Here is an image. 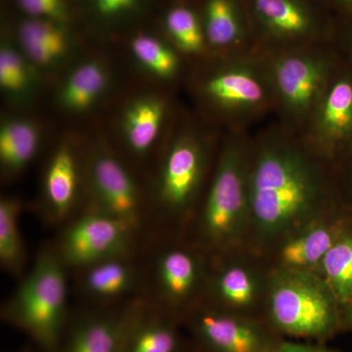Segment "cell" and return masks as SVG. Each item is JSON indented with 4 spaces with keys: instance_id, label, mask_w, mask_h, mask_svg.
<instances>
[{
    "instance_id": "cell-1",
    "label": "cell",
    "mask_w": 352,
    "mask_h": 352,
    "mask_svg": "<svg viewBox=\"0 0 352 352\" xmlns=\"http://www.w3.org/2000/svg\"><path fill=\"white\" fill-rule=\"evenodd\" d=\"M249 191L245 248L261 256L338 204L332 164L305 143L284 138L250 146Z\"/></svg>"
},
{
    "instance_id": "cell-2",
    "label": "cell",
    "mask_w": 352,
    "mask_h": 352,
    "mask_svg": "<svg viewBox=\"0 0 352 352\" xmlns=\"http://www.w3.org/2000/svg\"><path fill=\"white\" fill-rule=\"evenodd\" d=\"M250 146H222L186 236L210 256L245 247L250 226Z\"/></svg>"
},
{
    "instance_id": "cell-3",
    "label": "cell",
    "mask_w": 352,
    "mask_h": 352,
    "mask_svg": "<svg viewBox=\"0 0 352 352\" xmlns=\"http://www.w3.org/2000/svg\"><path fill=\"white\" fill-rule=\"evenodd\" d=\"M71 270L52 242L43 245L0 311L7 325L25 333L43 352H57L71 317Z\"/></svg>"
},
{
    "instance_id": "cell-4",
    "label": "cell",
    "mask_w": 352,
    "mask_h": 352,
    "mask_svg": "<svg viewBox=\"0 0 352 352\" xmlns=\"http://www.w3.org/2000/svg\"><path fill=\"white\" fill-rule=\"evenodd\" d=\"M214 162L210 146L195 133L171 141L147 191L153 236L186 235Z\"/></svg>"
},
{
    "instance_id": "cell-5",
    "label": "cell",
    "mask_w": 352,
    "mask_h": 352,
    "mask_svg": "<svg viewBox=\"0 0 352 352\" xmlns=\"http://www.w3.org/2000/svg\"><path fill=\"white\" fill-rule=\"evenodd\" d=\"M264 319L284 339L325 342L342 332V308L314 273L272 271Z\"/></svg>"
},
{
    "instance_id": "cell-6",
    "label": "cell",
    "mask_w": 352,
    "mask_h": 352,
    "mask_svg": "<svg viewBox=\"0 0 352 352\" xmlns=\"http://www.w3.org/2000/svg\"><path fill=\"white\" fill-rule=\"evenodd\" d=\"M145 249V298L182 323L203 300L210 256L186 235H155Z\"/></svg>"
},
{
    "instance_id": "cell-7",
    "label": "cell",
    "mask_w": 352,
    "mask_h": 352,
    "mask_svg": "<svg viewBox=\"0 0 352 352\" xmlns=\"http://www.w3.org/2000/svg\"><path fill=\"white\" fill-rule=\"evenodd\" d=\"M131 227L145 241L153 236L147 192L120 157L95 147L85 157V207Z\"/></svg>"
},
{
    "instance_id": "cell-8",
    "label": "cell",
    "mask_w": 352,
    "mask_h": 352,
    "mask_svg": "<svg viewBox=\"0 0 352 352\" xmlns=\"http://www.w3.org/2000/svg\"><path fill=\"white\" fill-rule=\"evenodd\" d=\"M271 275L272 270L263 256L245 247L210 256L201 302L233 314L264 319Z\"/></svg>"
},
{
    "instance_id": "cell-9",
    "label": "cell",
    "mask_w": 352,
    "mask_h": 352,
    "mask_svg": "<svg viewBox=\"0 0 352 352\" xmlns=\"http://www.w3.org/2000/svg\"><path fill=\"white\" fill-rule=\"evenodd\" d=\"M194 352H275L285 340L264 319L201 302L182 319Z\"/></svg>"
},
{
    "instance_id": "cell-10",
    "label": "cell",
    "mask_w": 352,
    "mask_h": 352,
    "mask_svg": "<svg viewBox=\"0 0 352 352\" xmlns=\"http://www.w3.org/2000/svg\"><path fill=\"white\" fill-rule=\"evenodd\" d=\"M58 229L52 244L71 272L102 259L138 251L148 242L120 220L85 208Z\"/></svg>"
},
{
    "instance_id": "cell-11",
    "label": "cell",
    "mask_w": 352,
    "mask_h": 352,
    "mask_svg": "<svg viewBox=\"0 0 352 352\" xmlns=\"http://www.w3.org/2000/svg\"><path fill=\"white\" fill-rule=\"evenodd\" d=\"M146 245L138 251L102 259L72 271L80 305L109 307L145 298L147 288Z\"/></svg>"
},
{
    "instance_id": "cell-12",
    "label": "cell",
    "mask_w": 352,
    "mask_h": 352,
    "mask_svg": "<svg viewBox=\"0 0 352 352\" xmlns=\"http://www.w3.org/2000/svg\"><path fill=\"white\" fill-rule=\"evenodd\" d=\"M352 227V215L339 204L285 236L263 258L272 271H298L318 275L331 248Z\"/></svg>"
},
{
    "instance_id": "cell-13",
    "label": "cell",
    "mask_w": 352,
    "mask_h": 352,
    "mask_svg": "<svg viewBox=\"0 0 352 352\" xmlns=\"http://www.w3.org/2000/svg\"><path fill=\"white\" fill-rule=\"evenodd\" d=\"M85 159L69 143L53 151L46 164L39 197L43 223L60 228L85 207Z\"/></svg>"
},
{
    "instance_id": "cell-14",
    "label": "cell",
    "mask_w": 352,
    "mask_h": 352,
    "mask_svg": "<svg viewBox=\"0 0 352 352\" xmlns=\"http://www.w3.org/2000/svg\"><path fill=\"white\" fill-rule=\"evenodd\" d=\"M305 144L333 164L352 152V72L332 76L317 105Z\"/></svg>"
},
{
    "instance_id": "cell-15",
    "label": "cell",
    "mask_w": 352,
    "mask_h": 352,
    "mask_svg": "<svg viewBox=\"0 0 352 352\" xmlns=\"http://www.w3.org/2000/svg\"><path fill=\"white\" fill-rule=\"evenodd\" d=\"M139 298L116 307L80 305L73 309L57 352H120L127 322Z\"/></svg>"
},
{
    "instance_id": "cell-16",
    "label": "cell",
    "mask_w": 352,
    "mask_h": 352,
    "mask_svg": "<svg viewBox=\"0 0 352 352\" xmlns=\"http://www.w3.org/2000/svg\"><path fill=\"white\" fill-rule=\"evenodd\" d=\"M332 76L330 62L314 55H286L273 68L282 105L296 118L305 117L317 107Z\"/></svg>"
},
{
    "instance_id": "cell-17",
    "label": "cell",
    "mask_w": 352,
    "mask_h": 352,
    "mask_svg": "<svg viewBox=\"0 0 352 352\" xmlns=\"http://www.w3.org/2000/svg\"><path fill=\"white\" fill-rule=\"evenodd\" d=\"M120 352H194L182 321L145 298L134 305Z\"/></svg>"
},
{
    "instance_id": "cell-18",
    "label": "cell",
    "mask_w": 352,
    "mask_h": 352,
    "mask_svg": "<svg viewBox=\"0 0 352 352\" xmlns=\"http://www.w3.org/2000/svg\"><path fill=\"white\" fill-rule=\"evenodd\" d=\"M204 94L214 106L229 113L251 112L266 100L263 78L245 65L220 69L206 82Z\"/></svg>"
},
{
    "instance_id": "cell-19",
    "label": "cell",
    "mask_w": 352,
    "mask_h": 352,
    "mask_svg": "<svg viewBox=\"0 0 352 352\" xmlns=\"http://www.w3.org/2000/svg\"><path fill=\"white\" fill-rule=\"evenodd\" d=\"M164 113L166 106L157 97H140L129 104L122 120V129L124 144L134 159L149 156L163 126Z\"/></svg>"
},
{
    "instance_id": "cell-20",
    "label": "cell",
    "mask_w": 352,
    "mask_h": 352,
    "mask_svg": "<svg viewBox=\"0 0 352 352\" xmlns=\"http://www.w3.org/2000/svg\"><path fill=\"white\" fill-rule=\"evenodd\" d=\"M21 50L36 67L55 66L69 48V38L63 23L31 18L20 25Z\"/></svg>"
},
{
    "instance_id": "cell-21",
    "label": "cell",
    "mask_w": 352,
    "mask_h": 352,
    "mask_svg": "<svg viewBox=\"0 0 352 352\" xmlns=\"http://www.w3.org/2000/svg\"><path fill=\"white\" fill-rule=\"evenodd\" d=\"M41 136L27 120H6L0 127V166L4 179H13L27 170L38 155Z\"/></svg>"
},
{
    "instance_id": "cell-22",
    "label": "cell",
    "mask_w": 352,
    "mask_h": 352,
    "mask_svg": "<svg viewBox=\"0 0 352 352\" xmlns=\"http://www.w3.org/2000/svg\"><path fill=\"white\" fill-rule=\"evenodd\" d=\"M108 85L109 74L105 66L100 62H85L74 69L62 85L60 105L69 112H85L103 96Z\"/></svg>"
},
{
    "instance_id": "cell-23",
    "label": "cell",
    "mask_w": 352,
    "mask_h": 352,
    "mask_svg": "<svg viewBox=\"0 0 352 352\" xmlns=\"http://www.w3.org/2000/svg\"><path fill=\"white\" fill-rule=\"evenodd\" d=\"M22 203L13 197L0 200V265L11 278L22 279L27 272V249L20 228Z\"/></svg>"
},
{
    "instance_id": "cell-24",
    "label": "cell",
    "mask_w": 352,
    "mask_h": 352,
    "mask_svg": "<svg viewBox=\"0 0 352 352\" xmlns=\"http://www.w3.org/2000/svg\"><path fill=\"white\" fill-rule=\"evenodd\" d=\"M261 24L280 38H298L311 31V16L300 0H254Z\"/></svg>"
},
{
    "instance_id": "cell-25",
    "label": "cell",
    "mask_w": 352,
    "mask_h": 352,
    "mask_svg": "<svg viewBox=\"0 0 352 352\" xmlns=\"http://www.w3.org/2000/svg\"><path fill=\"white\" fill-rule=\"evenodd\" d=\"M318 276L328 285L344 311L352 302V227L326 254Z\"/></svg>"
},
{
    "instance_id": "cell-26",
    "label": "cell",
    "mask_w": 352,
    "mask_h": 352,
    "mask_svg": "<svg viewBox=\"0 0 352 352\" xmlns=\"http://www.w3.org/2000/svg\"><path fill=\"white\" fill-rule=\"evenodd\" d=\"M34 65L23 51L4 43L0 50V87L13 98H24L36 89L38 76Z\"/></svg>"
},
{
    "instance_id": "cell-27",
    "label": "cell",
    "mask_w": 352,
    "mask_h": 352,
    "mask_svg": "<svg viewBox=\"0 0 352 352\" xmlns=\"http://www.w3.org/2000/svg\"><path fill=\"white\" fill-rule=\"evenodd\" d=\"M204 31L208 43L217 47H227L240 41L242 24L232 0H208Z\"/></svg>"
},
{
    "instance_id": "cell-28",
    "label": "cell",
    "mask_w": 352,
    "mask_h": 352,
    "mask_svg": "<svg viewBox=\"0 0 352 352\" xmlns=\"http://www.w3.org/2000/svg\"><path fill=\"white\" fill-rule=\"evenodd\" d=\"M131 52L141 66L153 76L170 80L179 69L175 51L163 41L147 34H139L131 41Z\"/></svg>"
},
{
    "instance_id": "cell-29",
    "label": "cell",
    "mask_w": 352,
    "mask_h": 352,
    "mask_svg": "<svg viewBox=\"0 0 352 352\" xmlns=\"http://www.w3.org/2000/svg\"><path fill=\"white\" fill-rule=\"evenodd\" d=\"M166 30L177 47L194 54L205 47L206 34L196 14L186 7H175L166 14Z\"/></svg>"
},
{
    "instance_id": "cell-30",
    "label": "cell",
    "mask_w": 352,
    "mask_h": 352,
    "mask_svg": "<svg viewBox=\"0 0 352 352\" xmlns=\"http://www.w3.org/2000/svg\"><path fill=\"white\" fill-rule=\"evenodd\" d=\"M336 200L352 215V152L332 164Z\"/></svg>"
},
{
    "instance_id": "cell-31",
    "label": "cell",
    "mask_w": 352,
    "mask_h": 352,
    "mask_svg": "<svg viewBox=\"0 0 352 352\" xmlns=\"http://www.w3.org/2000/svg\"><path fill=\"white\" fill-rule=\"evenodd\" d=\"M18 6L31 18L66 22L69 9L66 0H16Z\"/></svg>"
},
{
    "instance_id": "cell-32",
    "label": "cell",
    "mask_w": 352,
    "mask_h": 352,
    "mask_svg": "<svg viewBox=\"0 0 352 352\" xmlns=\"http://www.w3.org/2000/svg\"><path fill=\"white\" fill-rule=\"evenodd\" d=\"M140 0H92L95 10L105 19H118L138 8Z\"/></svg>"
},
{
    "instance_id": "cell-33",
    "label": "cell",
    "mask_w": 352,
    "mask_h": 352,
    "mask_svg": "<svg viewBox=\"0 0 352 352\" xmlns=\"http://www.w3.org/2000/svg\"><path fill=\"white\" fill-rule=\"evenodd\" d=\"M275 352H338L324 346L323 342H293L285 339Z\"/></svg>"
},
{
    "instance_id": "cell-34",
    "label": "cell",
    "mask_w": 352,
    "mask_h": 352,
    "mask_svg": "<svg viewBox=\"0 0 352 352\" xmlns=\"http://www.w3.org/2000/svg\"><path fill=\"white\" fill-rule=\"evenodd\" d=\"M352 331V302L342 311V332Z\"/></svg>"
},
{
    "instance_id": "cell-35",
    "label": "cell",
    "mask_w": 352,
    "mask_h": 352,
    "mask_svg": "<svg viewBox=\"0 0 352 352\" xmlns=\"http://www.w3.org/2000/svg\"><path fill=\"white\" fill-rule=\"evenodd\" d=\"M342 3L346 4V6L351 7L352 8V0H339Z\"/></svg>"
},
{
    "instance_id": "cell-36",
    "label": "cell",
    "mask_w": 352,
    "mask_h": 352,
    "mask_svg": "<svg viewBox=\"0 0 352 352\" xmlns=\"http://www.w3.org/2000/svg\"><path fill=\"white\" fill-rule=\"evenodd\" d=\"M19 352H36V351H34V349H22V351H21Z\"/></svg>"
},
{
    "instance_id": "cell-37",
    "label": "cell",
    "mask_w": 352,
    "mask_h": 352,
    "mask_svg": "<svg viewBox=\"0 0 352 352\" xmlns=\"http://www.w3.org/2000/svg\"><path fill=\"white\" fill-rule=\"evenodd\" d=\"M351 46H352V34H351Z\"/></svg>"
}]
</instances>
